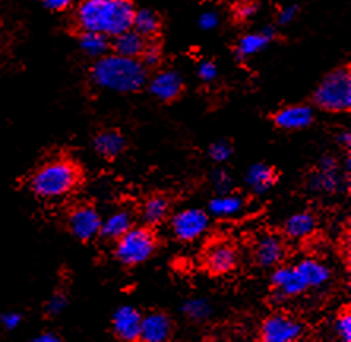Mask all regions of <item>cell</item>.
Instances as JSON below:
<instances>
[{
  "instance_id": "e575fe53",
  "label": "cell",
  "mask_w": 351,
  "mask_h": 342,
  "mask_svg": "<svg viewBox=\"0 0 351 342\" xmlns=\"http://www.w3.org/2000/svg\"><path fill=\"white\" fill-rule=\"evenodd\" d=\"M40 2L51 12H64L75 3V0H40Z\"/></svg>"
},
{
  "instance_id": "4316f807",
  "label": "cell",
  "mask_w": 351,
  "mask_h": 342,
  "mask_svg": "<svg viewBox=\"0 0 351 342\" xmlns=\"http://www.w3.org/2000/svg\"><path fill=\"white\" fill-rule=\"evenodd\" d=\"M335 330H337V336L342 342H351V309L350 304L339 311L337 320H335Z\"/></svg>"
},
{
  "instance_id": "836d02e7",
  "label": "cell",
  "mask_w": 351,
  "mask_h": 342,
  "mask_svg": "<svg viewBox=\"0 0 351 342\" xmlns=\"http://www.w3.org/2000/svg\"><path fill=\"white\" fill-rule=\"evenodd\" d=\"M65 304H66V300L64 295L56 293L54 297H51L48 304H46V311H48L49 315H58L62 313V311H64Z\"/></svg>"
},
{
  "instance_id": "f546056e",
  "label": "cell",
  "mask_w": 351,
  "mask_h": 342,
  "mask_svg": "<svg viewBox=\"0 0 351 342\" xmlns=\"http://www.w3.org/2000/svg\"><path fill=\"white\" fill-rule=\"evenodd\" d=\"M258 10H260V5L256 2H254V0H245V2H241L237 5L234 14L239 21H249L252 18H255Z\"/></svg>"
},
{
  "instance_id": "d6a6232c",
  "label": "cell",
  "mask_w": 351,
  "mask_h": 342,
  "mask_svg": "<svg viewBox=\"0 0 351 342\" xmlns=\"http://www.w3.org/2000/svg\"><path fill=\"white\" fill-rule=\"evenodd\" d=\"M298 14H299L298 5H287V7H283L280 12H278L277 23L280 25H288L298 18Z\"/></svg>"
},
{
  "instance_id": "52a82bcc",
  "label": "cell",
  "mask_w": 351,
  "mask_h": 342,
  "mask_svg": "<svg viewBox=\"0 0 351 342\" xmlns=\"http://www.w3.org/2000/svg\"><path fill=\"white\" fill-rule=\"evenodd\" d=\"M302 334V325L293 314L276 311L263 320L258 342H298Z\"/></svg>"
},
{
  "instance_id": "d6986e66",
  "label": "cell",
  "mask_w": 351,
  "mask_h": 342,
  "mask_svg": "<svg viewBox=\"0 0 351 342\" xmlns=\"http://www.w3.org/2000/svg\"><path fill=\"white\" fill-rule=\"evenodd\" d=\"M127 147V139L116 129H105L94 137V148L100 157L114 159Z\"/></svg>"
},
{
  "instance_id": "cb8c5ba5",
  "label": "cell",
  "mask_w": 351,
  "mask_h": 342,
  "mask_svg": "<svg viewBox=\"0 0 351 342\" xmlns=\"http://www.w3.org/2000/svg\"><path fill=\"white\" fill-rule=\"evenodd\" d=\"M294 267H296V270L301 274L302 281L306 282L307 289L322 286L323 282L328 281L329 274H331L326 265H323V263L318 261H313V259H306V261L299 262L298 265Z\"/></svg>"
},
{
  "instance_id": "ac0fdd59",
  "label": "cell",
  "mask_w": 351,
  "mask_h": 342,
  "mask_svg": "<svg viewBox=\"0 0 351 342\" xmlns=\"http://www.w3.org/2000/svg\"><path fill=\"white\" fill-rule=\"evenodd\" d=\"M147 43L149 41L146 38H143L141 35L130 29V30H127V32L117 35L116 38H112L111 49L114 51V54L121 55V57L139 60V57L143 55Z\"/></svg>"
},
{
  "instance_id": "2e32d148",
  "label": "cell",
  "mask_w": 351,
  "mask_h": 342,
  "mask_svg": "<svg viewBox=\"0 0 351 342\" xmlns=\"http://www.w3.org/2000/svg\"><path fill=\"white\" fill-rule=\"evenodd\" d=\"M274 38H276V29L271 25H266L265 29L258 30V32L245 34L237 41L236 57L239 60H245L252 55L260 54L263 49H266L272 43Z\"/></svg>"
},
{
  "instance_id": "d4e9b609",
  "label": "cell",
  "mask_w": 351,
  "mask_h": 342,
  "mask_svg": "<svg viewBox=\"0 0 351 342\" xmlns=\"http://www.w3.org/2000/svg\"><path fill=\"white\" fill-rule=\"evenodd\" d=\"M80 48L82 53L94 59L106 55L111 49V40L105 35L95 32H81L80 35Z\"/></svg>"
},
{
  "instance_id": "603a6c76",
  "label": "cell",
  "mask_w": 351,
  "mask_h": 342,
  "mask_svg": "<svg viewBox=\"0 0 351 342\" xmlns=\"http://www.w3.org/2000/svg\"><path fill=\"white\" fill-rule=\"evenodd\" d=\"M160 27H162V19H160L156 10H136L135 16H133L132 21V30H135L136 34H139L143 38H146L149 41L160 32Z\"/></svg>"
},
{
  "instance_id": "5bb4252c",
  "label": "cell",
  "mask_w": 351,
  "mask_h": 342,
  "mask_svg": "<svg viewBox=\"0 0 351 342\" xmlns=\"http://www.w3.org/2000/svg\"><path fill=\"white\" fill-rule=\"evenodd\" d=\"M315 112L308 105H290L274 114V123L280 129L287 131H298V129L308 128L313 123Z\"/></svg>"
},
{
  "instance_id": "7c38bea8",
  "label": "cell",
  "mask_w": 351,
  "mask_h": 342,
  "mask_svg": "<svg viewBox=\"0 0 351 342\" xmlns=\"http://www.w3.org/2000/svg\"><path fill=\"white\" fill-rule=\"evenodd\" d=\"M149 90L157 100L171 103L182 95L184 77L176 70H162L156 73L149 81Z\"/></svg>"
},
{
  "instance_id": "4fadbf2b",
  "label": "cell",
  "mask_w": 351,
  "mask_h": 342,
  "mask_svg": "<svg viewBox=\"0 0 351 342\" xmlns=\"http://www.w3.org/2000/svg\"><path fill=\"white\" fill-rule=\"evenodd\" d=\"M143 315L132 306H123L112 317V333L119 342H138Z\"/></svg>"
},
{
  "instance_id": "44dd1931",
  "label": "cell",
  "mask_w": 351,
  "mask_h": 342,
  "mask_svg": "<svg viewBox=\"0 0 351 342\" xmlns=\"http://www.w3.org/2000/svg\"><path fill=\"white\" fill-rule=\"evenodd\" d=\"M317 231V220L308 211L291 215L283 224V234L291 240H306Z\"/></svg>"
},
{
  "instance_id": "6da1fadb",
  "label": "cell",
  "mask_w": 351,
  "mask_h": 342,
  "mask_svg": "<svg viewBox=\"0 0 351 342\" xmlns=\"http://www.w3.org/2000/svg\"><path fill=\"white\" fill-rule=\"evenodd\" d=\"M135 12L132 0H82L75 10V24L81 32H95L112 40L132 29Z\"/></svg>"
},
{
  "instance_id": "7a4b0ae2",
  "label": "cell",
  "mask_w": 351,
  "mask_h": 342,
  "mask_svg": "<svg viewBox=\"0 0 351 342\" xmlns=\"http://www.w3.org/2000/svg\"><path fill=\"white\" fill-rule=\"evenodd\" d=\"M90 77L103 90L135 93L147 84V70L136 59H127L112 53L97 59Z\"/></svg>"
},
{
  "instance_id": "277c9868",
  "label": "cell",
  "mask_w": 351,
  "mask_h": 342,
  "mask_svg": "<svg viewBox=\"0 0 351 342\" xmlns=\"http://www.w3.org/2000/svg\"><path fill=\"white\" fill-rule=\"evenodd\" d=\"M160 238L149 226H133L114 245V257L125 267H136L147 262L157 252Z\"/></svg>"
},
{
  "instance_id": "9c48e42d",
  "label": "cell",
  "mask_w": 351,
  "mask_h": 342,
  "mask_svg": "<svg viewBox=\"0 0 351 342\" xmlns=\"http://www.w3.org/2000/svg\"><path fill=\"white\" fill-rule=\"evenodd\" d=\"M101 216L90 204H80L69 213V231L80 241H90L100 235Z\"/></svg>"
},
{
  "instance_id": "e0dca14e",
  "label": "cell",
  "mask_w": 351,
  "mask_h": 342,
  "mask_svg": "<svg viewBox=\"0 0 351 342\" xmlns=\"http://www.w3.org/2000/svg\"><path fill=\"white\" fill-rule=\"evenodd\" d=\"M340 183L339 179V166L334 158H323L318 164L317 172L312 175L311 186L317 191L323 193H334Z\"/></svg>"
},
{
  "instance_id": "8fae6325",
  "label": "cell",
  "mask_w": 351,
  "mask_h": 342,
  "mask_svg": "<svg viewBox=\"0 0 351 342\" xmlns=\"http://www.w3.org/2000/svg\"><path fill=\"white\" fill-rule=\"evenodd\" d=\"M174 322L165 311H152L144 315L138 342H171Z\"/></svg>"
},
{
  "instance_id": "7402d4cb",
  "label": "cell",
  "mask_w": 351,
  "mask_h": 342,
  "mask_svg": "<svg viewBox=\"0 0 351 342\" xmlns=\"http://www.w3.org/2000/svg\"><path fill=\"white\" fill-rule=\"evenodd\" d=\"M247 185L250 186L252 191L258 194L266 193L269 191L277 181V172L272 166L258 163L254 164L247 172Z\"/></svg>"
},
{
  "instance_id": "ffe728a7",
  "label": "cell",
  "mask_w": 351,
  "mask_h": 342,
  "mask_svg": "<svg viewBox=\"0 0 351 342\" xmlns=\"http://www.w3.org/2000/svg\"><path fill=\"white\" fill-rule=\"evenodd\" d=\"M133 227V215L128 210H117L101 221L100 237L106 241H117L123 234H127Z\"/></svg>"
},
{
  "instance_id": "d590c367",
  "label": "cell",
  "mask_w": 351,
  "mask_h": 342,
  "mask_svg": "<svg viewBox=\"0 0 351 342\" xmlns=\"http://www.w3.org/2000/svg\"><path fill=\"white\" fill-rule=\"evenodd\" d=\"M21 320H23V315H21V314H18V313H7V314L2 315L0 322H2L5 330H14L21 324Z\"/></svg>"
},
{
  "instance_id": "8d00e7d4",
  "label": "cell",
  "mask_w": 351,
  "mask_h": 342,
  "mask_svg": "<svg viewBox=\"0 0 351 342\" xmlns=\"http://www.w3.org/2000/svg\"><path fill=\"white\" fill-rule=\"evenodd\" d=\"M215 183L220 189H225L230 183V177L226 175V172H223V170H219V172L215 174Z\"/></svg>"
},
{
  "instance_id": "ba28073f",
  "label": "cell",
  "mask_w": 351,
  "mask_h": 342,
  "mask_svg": "<svg viewBox=\"0 0 351 342\" xmlns=\"http://www.w3.org/2000/svg\"><path fill=\"white\" fill-rule=\"evenodd\" d=\"M209 227V216L199 209H185L171 218V231L180 241L190 243L204 235Z\"/></svg>"
},
{
  "instance_id": "484cf974",
  "label": "cell",
  "mask_w": 351,
  "mask_h": 342,
  "mask_svg": "<svg viewBox=\"0 0 351 342\" xmlns=\"http://www.w3.org/2000/svg\"><path fill=\"white\" fill-rule=\"evenodd\" d=\"M244 207V200L237 194H221L209 202V211L219 218L237 215Z\"/></svg>"
},
{
  "instance_id": "74e56055",
  "label": "cell",
  "mask_w": 351,
  "mask_h": 342,
  "mask_svg": "<svg viewBox=\"0 0 351 342\" xmlns=\"http://www.w3.org/2000/svg\"><path fill=\"white\" fill-rule=\"evenodd\" d=\"M34 342H64L58 334L54 333H41L34 339Z\"/></svg>"
},
{
  "instance_id": "83f0119b",
  "label": "cell",
  "mask_w": 351,
  "mask_h": 342,
  "mask_svg": "<svg viewBox=\"0 0 351 342\" xmlns=\"http://www.w3.org/2000/svg\"><path fill=\"white\" fill-rule=\"evenodd\" d=\"M139 62H141L146 70H151V68H156V66H158L160 62H162V49H160V46L154 44V43H147L143 55L139 57Z\"/></svg>"
},
{
  "instance_id": "9a60e30c",
  "label": "cell",
  "mask_w": 351,
  "mask_h": 342,
  "mask_svg": "<svg viewBox=\"0 0 351 342\" xmlns=\"http://www.w3.org/2000/svg\"><path fill=\"white\" fill-rule=\"evenodd\" d=\"M169 215H171V199L167 194L156 193L144 199L141 205L144 226L156 229L157 226H162L168 220Z\"/></svg>"
},
{
  "instance_id": "3957f363",
  "label": "cell",
  "mask_w": 351,
  "mask_h": 342,
  "mask_svg": "<svg viewBox=\"0 0 351 342\" xmlns=\"http://www.w3.org/2000/svg\"><path fill=\"white\" fill-rule=\"evenodd\" d=\"M82 181V170L69 158H54L40 166L30 177V189L43 200H58L73 193Z\"/></svg>"
},
{
  "instance_id": "1f68e13d",
  "label": "cell",
  "mask_w": 351,
  "mask_h": 342,
  "mask_svg": "<svg viewBox=\"0 0 351 342\" xmlns=\"http://www.w3.org/2000/svg\"><path fill=\"white\" fill-rule=\"evenodd\" d=\"M220 24V16L219 13L215 12H204L199 14V19H198V25L203 30H214L219 27Z\"/></svg>"
},
{
  "instance_id": "4dcf8cb0",
  "label": "cell",
  "mask_w": 351,
  "mask_h": 342,
  "mask_svg": "<svg viewBox=\"0 0 351 342\" xmlns=\"http://www.w3.org/2000/svg\"><path fill=\"white\" fill-rule=\"evenodd\" d=\"M217 75H219V70L214 62L204 60L198 65V77L203 82H213L217 79Z\"/></svg>"
},
{
  "instance_id": "8992f818",
  "label": "cell",
  "mask_w": 351,
  "mask_h": 342,
  "mask_svg": "<svg viewBox=\"0 0 351 342\" xmlns=\"http://www.w3.org/2000/svg\"><path fill=\"white\" fill-rule=\"evenodd\" d=\"M239 265V250L228 238L210 240L201 251V267L210 276H225Z\"/></svg>"
},
{
  "instance_id": "ab89813d",
  "label": "cell",
  "mask_w": 351,
  "mask_h": 342,
  "mask_svg": "<svg viewBox=\"0 0 351 342\" xmlns=\"http://www.w3.org/2000/svg\"><path fill=\"white\" fill-rule=\"evenodd\" d=\"M298 342H299V341H298Z\"/></svg>"
},
{
  "instance_id": "5b68a950",
  "label": "cell",
  "mask_w": 351,
  "mask_h": 342,
  "mask_svg": "<svg viewBox=\"0 0 351 342\" xmlns=\"http://www.w3.org/2000/svg\"><path fill=\"white\" fill-rule=\"evenodd\" d=\"M313 100L326 112H348L351 109V71L348 66L329 71L315 90Z\"/></svg>"
},
{
  "instance_id": "f35d334b",
  "label": "cell",
  "mask_w": 351,
  "mask_h": 342,
  "mask_svg": "<svg viewBox=\"0 0 351 342\" xmlns=\"http://www.w3.org/2000/svg\"><path fill=\"white\" fill-rule=\"evenodd\" d=\"M337 141H339L340 145H342V147L345 145V148L350 150V145H351V133H350V131L340 133L339 136H337Z\"/></svg>"
},
{
  "instance_id": "f1b7e54d",
  "label": "cell",
  "mask_w": 351,
  "mask_h": 342,
  "mask_svg": "<svg viewBox=\"0 0 351 342\" xmlns=\"http://www.w3.org/2000/svg\"><path fill=\"white\" fill-rule=\"evenodd\" d=\"M231 155H233V147H231V144L225 141L214 142L209 147V157L215 163H225L226 159H230Z\"/></svg>"
},
{
  "instance_id": "30bf717a",
  "label": "cell",
  "mask_w": 351,
  "mask_h": 342,
  "mask_svg": "<svg viewBox=\"0 0 351 342\" xmlns=\"http://www.w3.org/2000/svg\"><path fill=\"white\" fill-rule=\"evenodd\" d=\"M287 256V245L283 237L277 234H263L254 245V261L258 267L272 268L282 265Z\"/></svg>"
}]
</instances>
